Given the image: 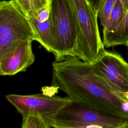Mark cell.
Masks as SVG:
<instances>
[{
	"label": "cell",
	"mask_w": 128,
	"mask_h": 128,
	"mask_svg": "<svg viewBox=\"0 0 128 128\" xmlns=\"http://www.w3.org/2000/svg\"><path fill=\"white\" fill-rule=\"evenodd\" d=\"M53 87L72 100L128 120V101L122 92L96 76L91 64L76 56L52 64Z\"/></svg>",
	"instance_id": "cell-1"
},
{
	"label": "cell",
	"mask_w": 128,
	"mask_h": 128,
	"mask_svg": "<svg viewBox=\"0 0 128 128\" xmlns=\"http://www.w3.org/2000/svg\"><path fill=\"white\" fill-rule=\"evenodd\" d=\"M76 20L78 38L74 56L92 64L104 50L98 30L97 14L87 0H70Z\"/></svg>",
	"instance_id": "cell-2"
},
{
	"label": "cell",
	"mask_w": 128,
	"mask_h": 128,
	"mask_svg": "<svg viewBox=\"0 0 128 128\" xmlns=\"http://www.w3.org/2000/svg\"><path fill=\"white\" fill-rule=\"evenodd\" d=\"M54 28V46L53 54L56 61L74 56L78 30L70 0H48Z\"/></svg>",
	"instance_id": "cell-3"
},
{
	"label": "cell",
	"mask_w": 128,
	"mask_h": 128,
	"mask_svg": "<svg viewBox=\"0 0 128 128\" xmlns=\"http://www.w3.org/2000/svg\"><path fill=\"white\" fill-rule=\"evenodd\" d=\"M27 16L13 0L0 2V58L21 42L36 40Z\"/></svg>",
	"instance_id": "cell-4"
},
{
	"label": "cell",
	"mask_w": 128,
	"mask_h": 128,
	"mask_svg": "<svg viewBox=\"0 0 128 128\" xmlns=\"http://www.w3.org/2000/svg\"><path fill=\"white\" fill-rule=\"evenodd\" d=\"M50 124L53 128H80L94 124L120 128L128 126V120L71 100L54 116Z\"/></svg>",
	"instance_id": "cell-5"
},
{
	"label": "cell",
	"mask_w": 128,
	"mask_h": 128,
	"mask_svg": "<svg viewBox=\"0 0 128 128\" xmlns=\"http://www.w3.org/2000/svg\"><path fill=\"white\" fill-rule=\"evenodd\" d=\"M5 98L21 114L22 118L30 115H39L50 124L54 116L71 101L68 97L62 98L44 94H9L5 96Z\"/></svg>",
	"instance_id": "cell-6"
},
{
	"label": "cell",
	"mask_w": 128,
	"mask_h": 128,
	"mask_svg": "<svg viewBox=\"0 0 128 128\" xmlns=\"http://www.w3.org/2000/svg\"><path fill=\"white\" fill-rule=\"evenodd\" d=\"M91 66L96 76L115 89L128 91V63L120 54L104 49Z\"/></svg>",
	"instance_id": "cell-7"
},
{
	"label": "cell",
	"mask_w": 128,
	"mask_h": 128,
	"mask_svg": "<svg viewBox=\"0 0 128 128\" xmlns=\"http://www.w3.org/2000/svg\"><path fill=\"white\" fill-rule=\"evenodd\" d=\"M32 40L21 42L0 58V74L14 76L24 72L34 62Z\"/></svg>",
	"instance_id": "cell-8"
},
{
	"label": "cell",
	"mask_w": 128,
	"mask_h": 128,
	"mask_svg": "<svg viewBox=\"0 0 128 128\" xmlns=\"http://www.w3.org/2000/svg\"><path fill=\"white\" fill-rule=\"evenodd\" d=\"M36 36V41L50 52L53 54L54 46V28L50 17L40 22L34 17H28Z\"/></svg>",
	"instance_id": "cell-9"
},
{
	"label": "cell",
	"mask_w": 128,
	"mask_h": 128,
	"mask_svg": "<svg viewBox=\"0 0 128 128\" xmlns=\"http://www.w3.org/2000/svg\"><path fill=\"white\" fill-rule=\"evenodd\" d=\"M103 44L109 48L118 45L126 46L128 42V9L121 22L112 31L103 32Z\"/></svg>",
	"instance_id": "cell-10"
},
{
	"label": "cell",
	"mask_w": 128,
	"mask_h": 128,
	"mask_svg": "<svg viewBox=\"0 0 128 128\" xmlns=\"http://www.w3.org/2000/svg\"><path fill=\"white\" fill-rule=\"evenodd\" d=\"M27 17H35L48 4V0H13Z\"/></svg>",
	"instance_id": "cell-11"
},
{
	"label": "cell",
	"mask_w": 128,
	"mask_h": 128,
	"mask_svg": "<svg viewBox=\"0 0 128 128\" xmlns=\"http://www.w3.org/2000/svg\"><path fill=\"white\" fill-rule=\"evenodd\" d=\"M126 10L120 0H116L115 5L110 14L108 22L103 32H108L112 30L122 20L126 14Z\"/></svg>",
	"instance_id": "cell-12"
},
{
	"label": "cell",
	"mask_w": 128,
	"mask_h": 128,
	"mask_svg": "<svg viewBox=\"0 0 128 128\" xmlns=\"http://www.w3.org/2000/svg\"><path fill=\"white\" fill-rule=\"evenodd\" d=\"M116 0H104L101 4L97 12L98 18L104 28L107 25L112 11L115 5Z\"/></svg>",
	"instance_id": "cell-13"
},
{
	"label": "cell",
	"mask_w": 128,
	"mask_h": 128,
	"mask_svg": "<svg viewBox=\"0 0 128 128\" xmlns=\"http://www.w3.org/2000/svg\"><path fill=\"white\" fill-rule=\"evenodd\" d=\"M50 124L39 115H30L23 118L22 128H51Z\"/></svg>",
	"instance_id": "cell-14"
},
{
	"label": "cell",
	"mask_w": 128,
	"mask_h": 128,
	"mask_svg": "<svg viewBox=\"0 0 128 128\" xmlns=\"http://www.w3.org/2000/svg\"><path fill=\"white\" fill-rule=\"evenodd\" d=\"M91 4L95 12L97 14L99 8L104 0H87Z\"/></svg>",
	"instance_id": "cell-15"
},
{
	"label": "cell",
	"mask_w": 128,
	"mask_h": 128,
	"mask_svg": "<svg viewBox=\"0 0 128 128\" xmlns=\"http://www.w3.org/2000/svg\"><path fill=\"white\" fill-rule=\"evenodd\" d=\"M124 5V8L127 10L128 9V0H120Z\"/></svg>",
	"instance_id": "cell-16"
},
{
	"label": "cell",
	"mask_w": 128,
	"mask_h": 128,
	"mask_svg": "<svg viewBox=\"0 0 128 128\" xmlns=\"http://www.w3.org/2000/svg\"><path fill=\"white\" fill-rule=\"evenodd\" d=\"M123 94H124V98H126V100L128 101V91H127L125 92H123Z\"/></svg>",
	"instance_id": "cell-17"
},
{
	"label": "cell",
	"mask_w": 128,
	"mask_h": 128,
	"mask_svg": "<svg viewBox=\"0 0 128 128\" xmlns=\"http://www.w3.org/2000/svg\"><path fill=\"white\" fill-rule=\"evenodd\" d=\"M128 128V126H127V127H124V128Z\"/></svg>",
	"instance_id": "cell-18"
},
{
	"label": "cell",
	"mask_w": 128,
	"mask_h": 128,
	"mask_svg": "<svg viewBox=\"0 0 128 128\" xmlns=\"http://www.w3.org/2000/svg\"><path fill=\"white\" fill-rule=\"evenodd\" d=\"M126 46L128 47V44H127V45H126Z\"/></svg>",
	"instance_id": "cell-19"
}]
</instances>
